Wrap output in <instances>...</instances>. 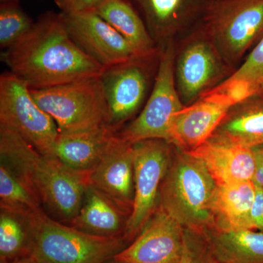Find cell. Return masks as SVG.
<instances>
[{"label":"cell","instance_id":"d6a6232c","mask_svg":"<svg viewBox=\"0 0 263 263\" xmlns=\"http://www.w3.org/2000/svg\"><path fill=\"white\" fill-rule=\"evenodd\" d=\"M104 263H127L122 262V261L119 260V259H116V258H112L110 259H109V260L106 261V262H105Z\"/></svg>","mask_w":263,"mask_h":263},{"label":"cell","instance_id":"83f0119b","mask_svg":"<svg viewBox=\"0 0 263 263\" xmlns=\"http://www.w3.org/2000/svg\"><path fill=\"white\" fill-rule=\"evenodd\" d=\"M180 263H217L203 235L184 228V247Z\"/></svg>","mask_w":263,"mask_h":263},{"label":"cell","instance_id":"ac0fdd59","mask_svg":"<svg viewBox=\"0 0 263 263\" xmlns=\"http://www.w3.org/2000/svg\"><path fill=\"white\" fill-rule=\"evenodd\" d=\"M106 124L86 130L60 133L54 157L70 168L90 171L99 163L117 138Z\"/></svg>","mask_w":263,"mask_h":263},{"label":"cell","instance_id":"603a6c76","mask_svg":"<svg viewBox=\"0 0 263 263\" xmlns=\"http://www.w3.org/2000/svg\"><path fill=\"white\" fill-rule=\"evenodd\" d=\"M205 237L217 263H263V233L213 228Z\"/></svg>","mask_w":263,"mask_h":263},{"label":"cell","instance_id":"6da1fadb","mask_svg":"<svg viewBox=\"0 0 263 263\" xmlns=\"http://www.w3.org/2000/svg\"><path fill=\"white\" fill-rule=\"evenodd\" d=\"M1 58L32 89L99 77L105 70L74 42L61 14L43 17Z\"/></svg>","mask_w":263,"mask_h":263},{"label":"cell","instance_id":"d6986e66","mask_svg":"<svg viewBox=\"0 0 263 263\" xmlns=\"http://www.w3.org/2000/svg\"><path fill=\"white\" fill-rule=\"evenodd\" d=\"M210 138L248 148L262 146L263 95L233 105Z\"/></svg>","mask_w":263,"mask_h":263},{"label":"cell","instance_id":"cb8c5ba5","mask_svg":"<svg viewBox=\"0 0 263 263\" xmlns=\"http://www.w3.org/2000/svg\"><path fill=\"white\" fill-rule=\"evenodd\" d=\"M32 243V215L0 209V257L13 262L29 257Z\"/></svg>","mask_w":263,"mask_h":263},{"label":"cell","instance_id":"484cf974","mask_svg":"<svg viewBox=\"0 0 263 263\" xmlns=\"http://www.w3.org/2000/svg\"><path fill=\"white\" fill-rule=\"evenodd\" d=\"M220 86L245 94H262L263 91V37L252 50L245 61L233 71Z\"/></svg>","mask_w":263,"mask_h":263},{"label":"cell","instance_id":"7402d4cb","mask_svg":"<svg viewBox=\"0 0 263 263\" xmlns=\"http://www.w3.org/2000/svg\"><path fill=\"white\" fill-rule=\"evenodd\" d=\"M95 13L110 24L133 46L143 60H150L157 52L144 20L127 0H104Z\"/></svg>","mask_w":263,"mask_h":263},{"label":"cell","instance_id":"836d02e7","mask_svg":"<svg viewBox=\"0 0 263 263\" xmlns=\"http://www.w3.org/2000/svg\"><path fill=\"white\" fill-rule=\"evenodd\" d=\"M0 263H12V262H10V261L7 260V259H5L4 258H1V257H0Z\"/></svg>","mask_w":263,"mask_h":263},{"label":"cell","instance_id":"f1b7e54d","mask_svg":"<svg viewBox=\"0 0 263 263\" xmlns=\"http://www.w3.org/2000/svg\"><path fill=\"white\" fill-rule=\"evenodd\" d=\"M104 0H55L63 13L95 11Z\"/></svg>","mask_w":263,"mask_h":263},{"label":"cell","instance_id":"4dcf8cb0","mask_svg":"<svg viewBox=\"0 0 263 263\" xmlns=\"http://www.w3.org/2000/svg\"><path fill=\"white\" fill-rule=\"evenodd\" d=\"M255 157V173L253 181L257 186L263 188V145L253 148Z\"/></svg>","mask_w":263,"mask_h":263},{"label":"cell","instance_id":"9a60e30c","mask_svg":"<svg viewBox=\"0 0 263 263\" xmlns=\"http://www.w3.org/2000/svg\"><path fill=\"white\" fill-rule=\"evenodd\" d=\"M233 106L218 93L209 91L176 114L171 127V143L192 151L206 142Z\"/></svg>","mask_w":263,"mask_h":263},{"label":"cell","instance_id":"44dd1931","mask_svg":"<svg viewBox=\"0 0 263 263\" xmlns=\"http://www.w3.org/2000/svg\"><path fill=\"white\" fill-rule=\"evenodd\" d=\"M256 191L253 181L217 184L212 205L214 228L250 229L251 211Z\"/></svg>","mask_w":263,"mask_h":263},{"label":"cell","instance_id":"7c38bea8","mask_svg":"<svg viewBox=\"0 0 263 263\" xmlns=\"http://www.w3.org/2000/svg\"><path fill=\"white\" fill-rule=\"evenodd\" d=\"M137 59L107 67L100 76L106 105V123L114 131L131 119L141 108L148 86L143 62Z\"/></svg>","mask_w":263,"mask_h":263},{"label":"cell","instance_id":"d590c367","mask_svg":"<svg viewBox=\"0 0 263 263\" xmlns=\"http://www.w3.org/2000/svg\"><path fill=\"white\" fill-rule=\"evenodd\" d=\"M262 94L263 95V91H262Z\"/></svg>","mask_w":263,"mask_h":263},{"label":"cell","instance_id":"d4e9b609","mask_svg":"<svg viewBox=\"0 0 263 263\" xmlns=\"http://www.w3.org/2000/svg\"><path fill=\"white\" fill-rule=\"evenodd\" d=\"M34 189L8 164H0V209L31 216L42 210Z\"/></svg>","mask_w":263,"mask_h":263},{"label":"cell","instance_id":"ba28073f","mask_svg":"<svg viewBox=\"0 0 263 263\" xmlns=\"http://www.w3.org/2000/svg\"><path fill=\"white\" fill-rule=\"evenodd\" d=\"M0 122L15 129L48 157H54L58 128L35 101L28 85L12 72L0 76Z\"/></svg>","mask_w":263,"mask_h":263},{"label":"cell","instance_id":"2e32d148","mask_svg":"<svg viewBox=\"0 0 263 263\" xmlns=\"http://www.w3.org/2000/svg\"><path fill=\"white\" fill-rule=\"evenodd\" d=\"M156 43L163 46L201 20L212 0H133Z\"/></svg>","mask_w":263,"mask_h":263},{"label":"cell","instance_id":"30bf717a","mask_svg":"<svg viewBox=\"0 0 263 263\" xmlns=\"http://www.w3.org/2000/svg\"><path fill=\"white\" fill-rule=\"evenodd\" d=\"M189 39L175 60L176 89L184 106L220 84L231 70L202 27Z\"/></svg>","mask_w":263,"mask_h":263},{"label":"cell","instance_id":"5b68a950","mask_svg":"<svg viewBox=\"0 0 263 263\" xmlns=\"http://www.w3.org/2000/svg\"><path fill=\"white\" fill-rule=\"evenodd\" d=\"M202 29L233 70L263 37V0H212Z\"/></svg>","mask_w":263,"mask_h":263},{"label":"cell","instance_id":"4316f807","mask_svg":"<svg viewBox=\"0 0 263 263\" xmlns=\"http://www.w3.org/2000/svg\"><path fill=\"white\" fill-rule=\"evenodd\" d=\"M34 24L18 5L3 3L0 8V47L5 51L14 46L29 34Z\"/></svg>","mask_w":263,"mask_h":263},{"label":"cell","instance_id":"3957f363","mask_svg":"<svg viewBox=\"0 0 263 263\" xmlns=\"http://www.w3.org/2000/svg\"><path fill=\"white\" fill-rule=\"evenodd\" d=\"M216 187L217 183L201 161L174 146L158 207L185 229L204 235L215 228L212 205Z\"/></svg>","mask_w":263,"mask_h":263},{"label":"cell","instance_id":"8fae6325","mask_svg":"<svg viewBox=\"0 0 263 263\" xmlns=\"http://www.w3.org/2000/svg\"><path fill=\"white\" fill-rule=\"evenodd\" d=\"M61 15L74 42L105 68L141 59L133 46L95 12Z\"/></svg>","mask_w":263,"mask_h":263},{"label":"cell","instance_id":"1f68e13d","mask_svg":"<svg viewBox=\"0 0 263 263\" xmlns=\"http://www.w3.org/2000/svg\"><path fill=\"white\" fill-rule=\"evenodd\" d=\"M12 263H37L34 259L31 258L30 257H24V258L18 259Z\"/></svg>","mask_w":263,"mask_h":263},{"label":"cell","instance_id":"9c48e42d","mask_svg":"<svg viewBox=\"0 0 263 263\" xmlns=\"http://www.w3.org/2000/svg\"><path fill=\"white\" fill-rule=\"evenodd\" d=\"M135 195L124 238L128 245L139 235L159 205L162 181L168 170L174 145L163 140L133 143Z\"/></svg>","mask_w":263,"mask_h":263},{"label":"cell","instance_id":"52a82bcc","mask_svg":"<svg viewBox=\"0 0 263 263\" xmlns=\"http://www.w3.org/2000/svg\"><path fill=\"white\" fill-rule=\"evenodd\" d=\"M172 41L160 51L153 89L144 108L133 122L117 132V136L133 144L145 140L159 139L171 143V127L176 114L184 108L176 89Z\"/></svg>","mask_w":263,"mask_h":263},{"label":"cell","instance_id":"277c9868","mask_svg":"<svg viewBox=\"0 0 263 263\" xmlns=\"http://www.w3.org/2000/svg\"><path fill=\"white\" fill-rule=\"evenodd\" d=\"M32 221L29 257L37 263H104L128 245L123 237L97 236L60 222L43 209L32 214Z\"/></svg>","mask_w":263,"mask_h":263},{"label":"cell","instance_id":"e0dca14e","mask_svg":"<svg viewBox=\"0 0 263 263\" xmlns=\"http://www.w3.org/2000/svg\"><path fill=\"white\" fill-rule=\"evenodd\" d=\"M187 152L201 161L217 184L253 181V148L209 138L201 146Z\"/></svg>","mask_w":263,"mask_h":263},{"label":"cell","instance_id":"8992f818","mask_svg":"<svg viewBox=\"0 0 263 263\" xmlns=\"http://www.w3.org/2000/svg\"><path fill=\"white\" fill-rule=\"evenodd\" d=\"M30 91L38 105L54 120L60 133L84 131L106 124L100 76Z\"/></svg>","mask_w":263,"mask_h":263},{"label":"cell","instance_id":"ffe728a7","mask_svg":"<svg viewBox=\"0 0 263 263\" xmlns=\"http://www.w3.org/2000/svg\"><path fill=\"white\" fill-rule=\"evenodd\" d=\"M128 218L113 201L89 184L80 210L70 226L97 236L124 238Z\"/></svg>","mask_w":263,"mask_h":263},{"label":"cell","instance_id":"5bb4252c","mask_svg":"<svg viewBox=\"0 0 263 263\" xmlns=\"http://www.w3.org/2000/svg\"><path fill=\"white\" fill-rule=\"evenodd\" d=\"M89 184L129 216L135 195L133 145L117 136L103 159L89 171Z\"/></svg>","mask_w":263,"mask_h":263},{"label":"cell","instance_id":"f546056e","mask_svg":"<svg viewBox=\"0 0 263 263\" xmlns=\"http://www.w3.org/2000/svg\"><path fill=\"white\" fill-rule=\"evenodd\" d=\"M257 186L255 199L250 215V230L263 233V188Z\"/></svg>","mask_w":263,"mask_h":263},{"label":"cell","instance_id":"4fadbf2b","mask_svg":"<svg viewBox=\"0 0 263 263\" xmlns=\"http://www.w3.org/2000/svg\"><path fill=\"white\" fill-rule=\"evenodd\" d=\"M184 228L157 208L139 235L114 258L127 263H180Z\"/></svg>","mask_w":263,"mask_h":263},{"label":"cell","instance_id":"e575fe53","mask_svg":"<svg viewBox=\"0 0 263 263\" xmlns=\"http://www.w3.org/2000/svg\"><path fill=\"white\" fill-rule=\"evenodd\" d=\"M2 2H3V3H6V2H11L13 1V0H1Z\"/></svg>","mask_w":263,"mask_h":263},{"label":"cell","instance_id":"7a4b0ae2","mask_svg":"<svg viewBox=\"0 0 263 263\" xmlns=\"http://www.w3.org/2000/svg\"><path fill=\"white\" fill-rule=\"evenodd\" d=\"M0 156L34 189L43 205L63 222L70 224L77 215L89 171L67 167L53 157L38 152L15 129L0 122Z\"/></svg>","mask_w":263,"mask_h":263}]
</instances>
